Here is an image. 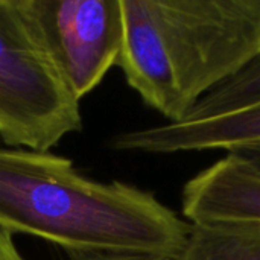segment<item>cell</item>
<instances>
[{"label":"cell","instance_id":"ba28073f","mask_svg":"<svg viewBox=\"0 0 260 260\" xmlns=\"http://www.w3.org/2000/svg\"><path fill=\"white\" fill-rule=\"evenodd\" d=\"M260 104V55L230 81L203 98L181 122H201Z\"/></svg>","mask_w":260,"mask_h":260},{"label":"cell","instance_id":"8992f818","mask_svg":"<svg viewBox=\"0 0 260 260\" xmlns=\"http://www.w3.org/2000/svg\"><path fill=\"white\" fill-rule=\"evenodd\" d=\"M181 207L189 222L260 221V177L225 154L184 184Z\"/></svg>","mask_w":260,"mask_h":260},{"label":"cell","instance_id":"8fae6325","mask_svg":"<svg viewBox=\"0 0 260 260\" xmlns=\"http://www.w3.org/2000/svg\"><path fill=\"white\" fill-rule=\"evenodd\" d=\"M0 260H26L14 242V235L0 225Z\"/></svg>","mask_w":260,"mask_h":260},{"label":"cell","instance_id":"277c9868","mask_svg":"<svg viewBox=\"0 0 260 260\" xmlns=\"http://www.w3.org/2000/svg\"><path fill=\"white\" fill-rule=\"evenodd\" d=\"M18 5L78 102L117 66L123 43L122 0H18Z\"/></svg>","mask_w":260,"mask_h":260},{"label":"cell","instance_id":"5b68a950","mask_svg":"<svg viewBox=\"0 0 260 260\" xmlns=\"http://www.w3.org/2000/svg\"><path fill=\"white\" fill-rule=\"evenodd\" d=\"M260 140V104L201 122H177L126 131L110 142L113 149L143 154L232 151Z\"/></svg>","mask_w":260,"mask_h":260},{"label":"cell","instance_id":"52a82bcc","mask_svg":"<svg viewBox=\"0 0 260 260\" xmlns=\"http://www.w3.org/2000/svg\"><path fill=\"white\" fill-rule=\"evenodd\" d=\"M189 224L184 247L172 260H260V221Z\"/></svg>","mask_w":260,"mask_h":260},{"label":"cell","instance_id":"9c48e42d","mask_svg":"<svg viewBox=\"0 0 260 260\" xmlns=\"http://www.w3.org/2000/svg\"><path fill=\"white\" fill-rule=\"evenodd\" d=\"M227 154L236 157L245 168H248L253 174L260 177V140L238 146L229 151Z\"/></svg>","mask_w":260,"mask_h":260},{"label":"cell","instance_id":"3957f363","mask_svg":"<svg viewBox=\"0 0 260 260\" xmlns=\"http://www.w3.org/2000/svg\"><path fill=\"white\" fill-rule=\"evenodd\" d=\"M82 128L70 94L18 0H0V137L6 146L50 151Z\"/></svg>","mask_w":260,"mask_h":260},{"label":"cell","instance_id":"6da1fadb","mask_svg":"<svg viewBox=\"0 0 260 260\" xmlns=\"http://www.w3.org/2000/svg\"><path fill=\"white\" fill-rule=\"evenodd\" d=\"M0 225L73 256L136 253L174 259L190 224L151 192L96 181L50 151L0 146Z\"/></svg>","mask_w":260,"mask_h":260},{"label":"cell","instance_id":"7a4b0ae2","mask_svg":"<svg viewBox=\"0 0 260 260\" xmlns=\"http://www.w3.org/2000/svg\"><path fill=\"white\" fill-rule=\"evenodd\" d=\"M122 14L117 66L168 123L260 55V0H122Z\"/></svg>","mask_w":260,"mask_h":260},{"label":"cell","instance_id":"30bf717a","mask_svg":"<svg viewBox=\"0 0 260 260\" xmlns=\"http://www.w3.org/2000/svg\"><path fill=\"white\" fill-rule=\"evenodd\" d=\"M72 260H172L151 254H136V253H93V254H78Z\"/></svg>","mask_w":260,"mask_h":260}]
</instances>
